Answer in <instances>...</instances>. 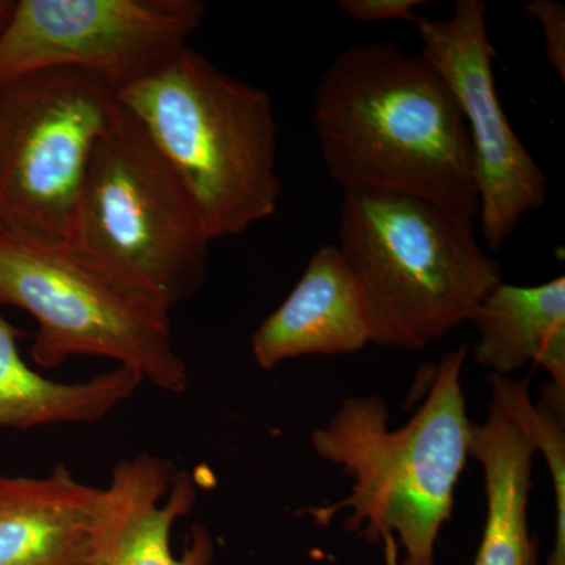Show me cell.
<instances>
[{"label": "cell", "instance_id": "cell-15", "mask_svg": "<svg viewBox=\"0 0 565 565\" xmlns=\"http://www.w3.org/2000/svg\"><path fill=\"white\" fill-rule=\"evenodd\" d=\"M21 334L0 313V427L98 423L126 403L143 382L137 371L122 366L79 384L50 381L22 360L18 349Z\"/></svg>", "mask_w": 565, "mask_h": 565}, {"label": "cell", "instance_id": "cell-2", "mask_svg": "<svg viewBox=\"0 0 565 565\" xmlns=\"http://www.w3.org/2000/svg\"><path fill=\"white\" fill-rule=\"evenodd\" d=\"M467 348L430 367L429 394L404 426L390 429L379 396H352L311 434L316 455L352 481L345 500L297 512L329 526L351 511L344 530L384 546L388 565H435L441 527L449 523L468 448L471 419L462 388Z\"/></svg>", "mask_w": 565, "mask_h": 565}, {"label": "cell", "instance_id": "cell-12", "mask_svg": "<svg viewBox=\"0 0 565 565\" xmlns=\"http://www.w3.org/2000/svg\"><path fill=\"white\" fill-rule=\"evenodd\" d=\"M99 494L63 463L43 478L0 475V565H92Z\"/></svg>", "mask_w": 565, "mask_h": 565}, {"label": "cell", "instance_id": "cell-4", "mask_svg": "<svg viewBox=\"0 0 565 565\" xmlns=\"http://www.w3.org/2000/svg\"><path fill=\"white\" fill-rule=\"evenodd\" d=\"M338 234L366 297L371 344L381 348L423 351L470 321L503 282L473 222L407 193L344 191Z\"/></svg>", "mask_w": 565, "mask_h": 565}, {"label": "cell", "instance_id": "cell-1", "mask_svg": "<svg viewBox=\"0 0 565 565\" xmlns=\"http://www.w3.org/2000/svg\"><path fill=\"white\" fill-rule=\"evenodd\" d=\"M315 128L327 173L344 191L407 193L475 222L473 147L444 77L392 41L353 43L323 71Z\"/></svg>", "mask_w": 565, "mask_h": 565}, {"label": "cell", "instance_id": "cell-16", "mask_svg": "<svg viewBox=\"0 0 565 565\" xmlns=\"http://www.w3.org/2000/svg\"><path fill=\"white\" fill-rule=\"evenodd\" d=\"M492 397L530 435L535 452L544 456L555 494V542L545 565H565V390L555 384L542 386L534 403L526 381L490 375Z\"/></svg>", "mask_w": 565, "mask_h": 565}, {"label": "cell", "instance_id": "cell-9", "mask_svg": "<svg viewBox=\"0 0 565 565\" xmlns=\"http://www.w3.org/2000/svg\"><path fill=\"white\" fill-rule=\"evenodd\" d=\"M422 54L451 88L473 147L481 233L503 247L526 212L544 206L541 167L512 129L494 87V51L481 0H459L448 20H416Z\"/></svg>", "mask_w": 565, "mask_h": 565}, {"label": "cell", "instance_id": "cell-5", "mask_svg": "<svg viewBox=\"0 0 565 565\" xmlns=\"http://www.w3.org/2000/svg\"><path fill=\"white\" fill-rule=\"evenodd\" d=\"M2 305L35 319L32 356L40 366L102 356L137 371L163 392L188 388L169 303L70 241L0 226Z\"/></svg>", "mask_w": 565, "mask_h": 565}, {"label": "cell", "instance_id": "cell-6", "mask_svg": "<svg viewBox=\"0 0 565 565\" xmlns=\"http://www.w3.org/2000/svg\"><path fill=\"white\" fill-rule=\"evenodd\" d=\"M68 241L169 307L206 281L210 244L180 178L120 104L93 151Z\"/></svg>", "mask_w": 565, "mask_h": 565}, {"label": "cell", "instance_id": "cell-13", "mask_svg": "<svg viewBox=\"0 0 565 565\" xmlns=\"http://www.w3.org/2000/svg\"><path fill=\"white\" fill-rule=\"evenodd\" d=\"M535 448L530 435L492 399L484 424L471 423L468 456L484 473L487 516L473 565H541L527 523Z\"/></svg>", "mask_w": 565, "mask_h": 565}, {"label": "cell", "instance_id": "cell-10", "mask_svg": "<svg viewBox=\"0 0 565 565\" xmlns=\"http://www.w3.org/2000/svg\"><path fill=\"white\" fill-rule=\"evenodd\" d=\"M195 501V481L172 460L148 452L120 460L99 494L92 565H211L215 544L206 527H192L181 556L170 544L174 523Z\"/></svg>", "mask_w": 565, "mask_h": 565}, {"label": "cell", "instance_id": "cell-8", "mask_svg": "<svg viewBox=\"0 0 565 565\" xmlns=\"http://www.w3.org/2000/svg\"><path fill=\"white\" fill-rule=\"evenodd\" d=\"M204 17L200 0H18L0 32V81L73 68L118 90L188 46Z\"/></svg>", "mask_w": 565, "mask_h": 565}, {"label": "cell", "instance_id": "cell-14", "mask_svg": "<svg viewBox=\"0 0 565 565\" xmlns=\"http://www.w3.org/2000/svg\"><path fill=\"white\" fill-rule=\"evenodd\" d=\"M468 322L479 333L476 363L503 377L535 364L565 390L564 277L537 286L500 282Z\"/></svg>", "mask_w": 565, "mask_h": 565}, {"label": "cell", "instance_id": "cell-17", "mask_svg": "<svg viewBox=\"0 0 565 565\" xmlns=\"http://www.w3.org/2000/svg\"><path fill=\"white\" fill-rule=\"evenodd\" d=\"M525 13L537 21L544 35L545 54L550 65L565 82V6L555 0H533L526 3Z\"/></svg>", "mask_w": 565, "mask_h": 565}, {"label": "cell", "instance_id": "cell-3", "mask_svg": "<svg viewBox=\"0 0 565 565\" xmlns=\"http://www.w3.org/2000/svg\"><path fill=\"white\" fill-rule=\"evenodd\" d=\"M115 99L180 178L211 243L273 217L281 182L269 93L184 46Z\"/></svg>", "mask_w": 565, "mask_h": 565}, {"label": "cell", "instance_id": "cell-7", "mask_svg": "<svg viewBox=\"0 0 565 565\" xmlns=\"http://www.w3.org/2000/svg\"><path fill=\"white\" fill-rule=\"evenodd\" d=\"M114 82L73 68L0 81V226L68 241Z\"/></svg>", "mask_w": 565, "mask_h": 565}, {"label": "cell", "instance_id": "cell-11", "mask_svg": "<svg viewBox=\"0 0 565 565\" xmlns=\"http://www.w3.org/2000/svg\"><path fill=\"white\" fill-rule=\"evenodd\" d=\"M371 343L362 285L338 245H323L285 302L264 319L252 353L264 371L307 355H345Z\"/></svg>", "mask_w": 565, "mask_h": 565}, {"label": "cell", "instance_id": "cell-19", "mask_svg": "<svg viewBox=\"0 0 565 565\" xmlns=\"http://www.w3.org/2000/svg\"><path fill=\"white\" fill-rule=\"evenodd\" d=\"M13 6V0H0V32L6 28L7 21H9Z\"/></svg>", "mask_w": 565, "mask_h": 565}, {"label": "cell", "instance_id": "cell-18", "mask_svg": "<svg viewBox=\"0 0 565 565\" xmlns=\"http://www.w3.org/2000/svg\"><path fill=\"white\" fill-rule=\"evenodd\" d=\"M423 0H341L340 7L353 20L362 22L411 21L414 11L426 6Z\"/></svg>", "mask_w": 565, "mask_h": 565}]
</instances>
